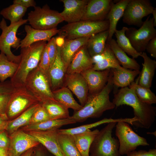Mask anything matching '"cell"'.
<instances>
[{"label":"cell","mask_w":156,"mask_h":156,"mask_svg":"<svg viewBox=\"0 0 156 156\" xmlns=\"http://www.w3.org/2000/svg\"><path fill=\"white\" fill-rule=\"evenodd\" d=\"M24 86L40 102L56 100L51 90L49 77L38 66L28 75Z\"/></svg>","instance_id":"52a82bcc"},{"label":"cell","mask_w":156,"mask_h":156,"mask_svg":"<svg viewBox=\"0 0 156 156\" xmlns=\"http://www.w3.org/2000/svg\"><path fill=\"white\" fill-rule=\"evenodd\" d=\"M153 18L149 15L140 28H127L125 35L132 46L138 52L142 53L146 50L149 41L156 37V29L153 26Z\"/></svg>","instance_id":"8fae6325"},{"label":"cell","mask_w":156,"mask_h":156,"mask_svg":"<svg viewBox=\"0 0 156 156\" xmlns=\"http://www.w3.org/2000/svg\"><path fill=\"white\" fill-rule=\"evenodd\" d=\"M58 129L57 140L65 155L81 156L77 147L72 135L60 133L58 132Z\"/></svg>","instance_id":"e575fe53"},{"label":"cell","mask_w":156,"mask_h":156,"mask_svg":"<svg viewBox=\"0 0 156 156\" xmlns=\"http://www.w3.org/2000/svg\"><path fill=\"white\" fill-rule=\"evenodd\" d=\"M70 116L65 119L49 120L39 123L23 127L21 130L25 132L44 131L58 129L63 126L76 123Z\"/></svg>","instance_id":"d4e9b609"},{"label":"cell","mask_w":156,"mask_h":156,"mask_svg":"<svg viewBox=\"0 0 156 156\" xmlns=\"http://www.w3.org/2000/svg\"><path fill=\"white\" fill-rule=\"evenodd\" d=\"M93 63L92 69L98 71L109 68L121 69V66L107 42L105 49L101 54L92 57Z\"/></svg>","instance_id":"7402d4cb"},{"label":"cell","mask_w":156,"mask_h":156,"mask_svg":"<svg viewBox=\"0 0 156 156\" xmlns=\"http://www.w3.org/2000/svg\"><path fill=\"white\" fill-rule=\"evenodd\" d=\"M111 69L114 86L118 88L129 87L140 73V70H132L124 68L121 69Z\"/></svg>","instance_id":"4316f807"},{"label":"cell","mask_w":156,"mask_h":156,"mask_svg":"<svg viewBox=\"0 0 156 156\" xmlns=\"http://www.w3.org/2000/svg\"><path fill=\"white\" fill-rule=\"evenodd\" d=\"M8 156H20L31 148L37 147L40 143L33 136L21 129L10 135Z\"/></svg>","instance_id":"4fadbf2b"},{"label":"cell","mask_w":156,"mask_h":156,"mask_svg":"<svg viewBox=\"0 0 156 156\" xmlns=\"http://www.w3.org/2000/svg\"><path fill=\"white\" fill-rule=\"evenodd\" d=\"M155 8L148 0H130L122 16L124 23L141 27L144 17L152 14Z\"/></svg>","instance_id":"7c38bea8"},{"label":"cell","mask_w":156,"mask_h":156,"mask_svg":"<svg viewBox=\"0 0 156 156\" xmlns=\"http://www.w3.org/2000/svg\"><path fill=\"white\" fill-rule=\"evenodd\" d=\"M144 60L142 68L139 77L138 84L143 87L150 88L156 68V61L150 58L146 53L144 52L140 55Z\"/></svg>","instance_id":"cb8c5ba5"},{"label":"cell","mask_w":156,"mask_h":156,"mask_svg":"<svg viewBox=\"0 0 156 156\" xmlns=\"http://www.w3.org/2000/svg\"><path fill=\"white\" fill-rule=\"evenodd\" d=\"M109 47L120 65L123 68L135 70H140V66L137 62L133 58L129 57L126 53L117 44L116 41L112 38L107 41Z\"/></svg>","instance_id":"83f0119b"},{"label":"cell","mask_w":156,"mask_h":156,"mask_svg":"<svg viewBox=\"0 0 156 156\" xmlns=\"http://www.w3.org/2000/svg\"><path fill=\"white\" fill-rule=\"evenodd\" d=\"M93 63L86 45L80 49L75 54L67 68L66 74L80 73L92 68Z\"/></svg>","instance_id":"ffe728a7"},{"label":"cell","mask_w":156,"mask_h":156,"mask_svg":"<svg viewBox=\"0 0 156 156\" xmlns=\"http://www.w3.org/2000/svg\"><path fill=\"white\" fill-rule=\"evenodd\" d=\"M18 64L9 61L6 55L0 53V81L3 82L10 78L16 71Z\"/></svg>","instance_id":"74e56055"},{"label":"cell","mask_w":156,"mask_h":156,"mask_svg":"<svg viewBox=\"0 0 156 156\" xmlns=\"http://www.w3.org/2000/svg\"><path fill=\"white\" fill-rule=\"evenodd\" d=\"M109 27L107 20L96 21H81L65 25L59 29L57 34L59 36L64 39H74L90 37L108 30Z\"/></svg>","instance_id":"5b68a950"},{"label":"cell","mask_w":156,"mask_h":156,"mask_svg":"<svg viewBox=\"0 0 156 156\" xmlns=\"http://www.w3.org/2000/svg\"><path fill=\"white\" fill-rule=\"evenodd\" d=\"M64 86L67 87L75 94L81 106L84 105L88 95L89 89L86 80L81 73H66Z\"/></svg>","instance_id":"9a60e30c"},{"label":"cell","mask_w":156,"mask_h":156,"mask_svg":"<svg viewBox=\"0 0 156 156\" xmlns=\"http://www.w3.org/2000/svg\"><path fill=\"white\" fill-rule=\"evenodd\" d=\"M115 127V134L118 139L119 151L121 155H126L135 150L138 146L149 145L146 139L136 133L129 123L119 122Z\"/></svg>","instance_id":"30bf717a"},{"label":"cell","mask_w":156,"mask_h":156,"mask_svg":"<svg viewBox=\"0 0 156 156\" xmlns=\"http://www.w3.org/2000/svg\"><path fill=\"white\" fill-rule=\"evenodd\" d=\"M0 156H8V150L0 147Z\"/></svg>","instance_id":"f5cc1de1"},{"label":"cell","mask_w":156,"mask_h":156,"mask_svg":"<svg viewBox=\"0 0 156 156\" xmlns=\"http://www.w3.org/2000/svg\"><path fill=\"white\" fill-rule=\"evenodd\" d=\"M40 103L31 107L14 120H9L5 130L10 135L20 127L28 125L34 112Z\"/></svg>","instance_id":"836d02e7"},{"label":"cell","mask_w":156,"mask_h":156,"mask_svg":"<svg viewBox=\"0 0 156 156\" xmlns=\"http://www.w3.org/2000/svg\"><path fill=\"white\" fill-rule=\"evenodd\" d=\"M54 99L62 103L68 108L72 109L74 111L80 110L82 106L78 104L74 98L70 90L63 86L52 91Z\"/></svg>","instance_id":"d6a6232c"},{"label":"cell","mask_w":156,"mask_h":156,"mask_svg":"<svg viewBox=\"0 0 156 156\" xmlns=\"http://www.w3.org/2000/svg\"><path fill=\"white\" fill-rule=\"evenodd\" d=\"M27 20L32 28L42 30L56 28L64 21L60 13L51 9L47 4L42 7L36 6L28 13Z\"/></svg>","instance_id":"ba28073f"},{"label":"cell","mask_w":156,"mask_h":156,"mask_svg":"<svg viewBox=\"0 0 156 156\" xmlns=\"http://www.w3.org/2000/svg\"><path fill=\"white\" fill-rule=\"evenodd\" d=\"M117 123H109L99 131L90 146L91 156H121L118 140L112 135Z\"/></svg>","instance_id":"277c9868"},{"label":"cell","mask_w":156,"mask_h":156,"mask_svg":"<svg viewBox=\"0 0 156 156\" xmlns=\"http://www.w3.org/2000/svg\"><path fill=\"white\" fill-rule=\"evenodd\" d=\"M90 37L74 39H64V43L61 47L60 54L67 69L74 55L81 47L86 45Z\"/></svg>","instance_id":"603a6c76"},{"label":"cell","mask_w":156,"mask_h":156,"mask_svg":"<svg viewBox=\"0 0 156 156\" xmlns=\"http://www.w3.org/2000/svg\"><path fill=\"white\" fill-rule=\"evenodd\" d=\"M130 0H121L112 5L106 18L109 22V35L107 41L112 38L116 29L117 24L122 17L125 8Z\"/></svg>","instance_id":"484cf974"},{"label":"cell","mask_w":156,"mask_h":156,"mask_svg":"<svg viewBox=\"0 0 156 156\" xmlns=\"http://www.w3.org/2000/svg\"><path fill=\"white\" fill-rule=\"evenodd\" d=\"M10 94H0V114H5L7 107L10 97Z\"/></svg>","instance_id":"f6af8a7d"},{"label":"cell","mask_w":156,"mask_h":156,"mask_svg":"<svg viewBox=\"0 0 156 156\" xmlns=\"http://www.w3.org/2000/svg\"><path fill=\"white\" fill-rule=\"evenodd\" d=\"M146 50L152 57L156 58V37L149 41L146 47Z\"/></svg>","instance_id":"7dc6e473"},{"label":"cell","mask_w":156,"mask_h":156,"mask_svg":"<svg viewBox=\"0 0 156 156\" xmlns=\"http://www.w3.org/2000/svg\"><path fill=\"white\" fill-rule=\"evenodd\" d=\"M7 134L6 130L0 132V147L8 150L10 144V139Z\"/></svg>","instance_id":"bcb514c9"},{"label":"cell","mask_w":156,"mask_h":156,"mask_svg":"<svg viewBox=\"0 0 156 156\" xmlns=\"http://www.w3.org/2000/svg\"><path fill=\"white\" fill-rule=\"evenodd\" d=\"M9 121L6 114H0V132L6 130Z\"/></svg>","instance_id":"681fc988"},{"label":"cell","mask_w":156,"mask_h":156,"mask_svg":"<svg viewBox=\"0 0 156 156\" xmlns=\"http://www.w3.org/2000/svg\"><path fill=\"white\" fill-rule=\"evenodd\" d=\"M15 88L10 80L0 82V94H10L14 90Z\"/></svg>","instance_id":"ee69618b"},{"label":"cell","mask_w":156,"mask_h":156,"mask_svg":"<svg viewBox=\"0 0 156 156\" xmlns=\"http://www.w3.org/2000/svg\"><path fill=\"white\" fill-rule=\"evenodd\" d=\"M34 148H30L23 153L20 156H31Z\"/></svg>","instance_id":"816d5d0a"},{"label":"cell","mask_w":156,"mask_h":156,"mask_svg":"<svg viewBox=\"0 0 156 156\" xmlns=\"http://www.w3.org/2000/svg\"><path fill=\"white\" fill-rule=\"evenodd\" d=\"M49 120L51 119L47 110L40 103L34 112L28 125L36 124Z\"/></svg>","instance_id":"ab89813d"},{"label":"cell","mask_w":156,"mask_h":156,"mask_svg":"<svg viewBox=\"0 0 156 156\" xmlns=\"http://www.w3.org/2000/svg\"><path fill=\"white\" fill-rule=\"evenodd\" d=\"M114 3L112 0H89L81 21H96L106 20Z\"/></svg>","instance_id":"5bb4252c"},{"label":"cell","mask_w":156,"mask_h":156,"mask_svg":"<svg viewBox=\"0 0 156 156\" xmlns=\"http://www.w3.org/2000/svg\"><path fill=\"white\" fill-rule=\"evenodd\" d=\"M127 28L124 27L120 30L116 29L115 31L114 34L116 38V42L121 49L134 59L140 56L142 53H138L135 50L126 36L125 33Z\"/></svg>","instance_id":"8d00e7d4"},{"label":"cell","mask_w":156,"mask_h":156,"mask_svg":"<svg viewBox=\"0 0 156 156\" xmlns=\"http://www.w3.org/2000/svg\"><path fill=\"white\" fill-rule=\"evenodd\" d=\"M134 92L142 102L149 105L156 103V96L150 88L142 86L137 82H132L128 87Z\"/></svg>","instance_id":"f35d334b"},{"label":"cell","mask_w":156,"mask_h":156,"mask_svg":"<svg viewBox=\"0 0 156 156\" xmlns=\"http://www.w3.org/2000/svg\"><path fill=\"white\" fill-rule=\"evenodd\" d=\"M24 30L26 35L21 40L19 46V48H21L27 47L36 42L48 41L53 36L57 34L59 31L57 28L48 30L36 29L28 25L25 26Z\"/></svg>","instance_id":"44dd1931"},{"label":"cell","mask_w":156,"mask_h":156,"mask_svg":"<svg viewBox=\"0 0 156 156\" xmlns=\"http://www.w3.org/2000/svg\"><path fill=\"white\" fill-rule=\"evenodd\" d=\"M60 49L61 47L57 46V55L49 70V77L52 91L64 86L67 71V69L61 57Z\"/></svg>","instance_id":"d6986e66"},{"label":"cell","mask_w":156,"mask_h":156,"mask_svg":"<svg viewBox=\"0 0 156 156\" xmlns=\"http://www.w3.org/2000/svg\"><path fill=\"white\" fill-rule=\"evenodd\" d=\"M153 15V26L154 27L156 26V8H155L153 10L152 13Z\"/></svg>","instance_id":"db71d44e"},{"label":"cell","mask_w":156,"mask_h":156,"mask_svg":"<svg viewBox=\"0 0 156 156\" xmlns=\"http://www.w3.org/2000/svg\"><path fill=\"white\" fill-rule=\"evenodd\" d=\"M38 66L41 70L49 76V72L50 68V60L46 45L41 53Z\"/></svg>","instance_id":"60d3db41"},{"label":"cell","mask_w":156,"mask_h":156,"mask_svg":"<svg viewBox=\"0 0 156 156\" xmlns=\"http://www.w3.org/2000/svg\"><path fill=\"white\" fill-rule=\"evenodd\" d=\"M126 155L127 156H156V149H150L148 151L142 150H135L128 153Z\"/></svg>","instance_id":"7bdbcfd3"},{"label":"cell","mask_w":156,"mask_h":156,"mask_svg":"<svg viewBox=\"0 0 156 156\" xmlns=\"http://www.w3.org/2000/svg\"><path fill=\"white\" fill-rule=\"evenodd\" d=\"M31 156H35L34 150H33V153H32V154Z\"/></svg>","instance_id":"11a10c76"},{"label":"cell","mask_w":156,"mask_h":156,"mask_svg":"<svg viewBox=\"0 0 156 156\" xmlns=\"http://www.w3.org/2000/svg\"><path fill=\"white\" fill-rule=\"evenodd\" d=\"M111 72V68L98 71L92 68L81 73L88 84V94H97L103 89L108 81Z\"/></svg>","instance_id":"2e32d148"},{"label":"cell","mask_w":156,"mask_h":156,"mask_svg":"<svg viewBox=\"0 0 156 156\" xmlns=\"http://www.w3.org/2000/svg\"><path fill=\"white\" fill-rule=\"evenodd\" d=\"M99 130H90L85 132L72 135L77 147L81 156H90L91 145Z\"/></svg>","instance_id":"f1b7e54d"},{"label":"cell","mask_w":156,"mask_h":156,"mask_svg":"<svg viewBox=\"0 0 156 156\" xmlns=\"http://www.w3.org/2000/svg\"><path fill=\"white\" fill-rule=\"evenodd\" d=\"M48 53L50 60V68L56 58L57 52V46L55 38H52L47 43Z\"/></svg>","instance_id":"b9f144b4"},{"label":"cell","mask_w":156,"mask_h":156,"mask_svg":"<svg viewBox=\"0 0 156 156\" xmlns=\"http://www.w3.org/2000/svg\"><path fill=\"white\" fill-rule=\"evenodd\" d=\"M13 3H17L28 8L29 7H34L36 6V3L34 0H14Z\"/></svg>","instance_id":"c3c4849f"},{"label":"cell","mask_w":156,"mask_h":156,"mask_svg":"<svg viewBox=\"0 0 156 156\" xmlns=\"http://www.w3.org/2000/svg\"><path fill=\"white\" fill-rule=\"evenodd\" d=\"M27 8L20 4L13 3L8 7L3 8L0 14L4 18L10 21V24L16 23L23 19Z\"/></svg>","instance_id":"d590c367"},{"label":"cell","mask_w":156,"mask_h":156,"mask_svg":"<svg viewBox=\"0 0 156 156\" xmlns=\"http://www.w3.org/2000/svg\"><path fill=\"white\" fill-rule=\"evenodd\" d=\"M114 86L111 71L103 89L97 94H88L84 105L79 110L74 111L71 118L76 122H82L89 118H99L105 111L114 109L115 106L109 99V94Z\"/></svg>","instance_id":"7a4b0ae2"},{"label":"cell","mask_w":156,"mask_h":156,"mask_svg":"<svg viewBox=\"0 0 156 156\" xmlns=\"http://www.w3.org/2000/svg\"><path fill=\"white\" fill-rule=\"evenodd\" d=\"M27 22V19H22L16 23L10 24L9 26L3 18L0 22V29L2 30L0 35V52L5 54L9 61L18 64L21 59V55H14L11 48L16 49L19 48L21 39L17 37L16 33L19 27Z\"/></svg>","instance_id":"8992f818"},{"label":"cell","mask_w":156,"mask_h":156,"mask_svg":"<svg viewBox=\"0 0 156 156\" xmlns=\"http://www.w3.org/2000/svg\"><path fill=\"white\" fill-rule=\"evenodd\" d=\"M108 35V30L97 33L90 37L86 47L92 57L100 54L103 52L106 46Z\"/></svg>","instance_id":"f546056e"},{"label":"cell","mask_w":156,"mask_h":156,"mask_svg":"<svg viewBox=\"0 0 156 156\" xmlns=\"http://www.w3.org/2000/svg\"><path fill=\"white\" fill-rule=\"evenodd\" d=\"M47 44L46 41H40L21 48L20 62L10 80L15 88L24 86L29 73L38 66L41 53Z\"/></svg>","instance_id":"3957f363"},{"label":"cell","mask_w":156,"mask_h":156,"mask_svg":"<svg viewBox=\"0 0 156 156\" xmlns=\"http://www.w3.org/2000/svg\"><path fill=\"white\" fill-rule=\"evenodd\" d=\"M40 103L47 110L51 120L67 118L70 116L68 108L56 100H47Z\"/></svg>","instance_id":"1f68e13d"},{"label":"cell","mask_w":156,"mask_h":156,"mask_svg":"<svg viewBox=\"0 0 156 156\" xmlns=\"http://www.w3.org/2000/svg\"><path fill=\"white\" fill-rule=\"evenodd\" d=\"M57 129L44 131H30L26 132L34 137L54 156H65L57 140Z\"/></svg>","instance_id":"ac0fdd59"},{"label":"cell","mask_w":156,"mask_h":156,"mask_svg":"<svg viewBox=\"0 0 156 156\" xmlns=\"http://www.w3.org/2000/svg\"><path fill=\"white\" fill-rule=\"evenodd\" d=\"M35 156H47L43 150L40 148L34 149Z\"/></svg>","instance_id":"f907efd6"},{"label":"cell","mask_w":156,"mask_h":156,"mask_svg":"<svg viewBox=\"0 0 156 156\" xmlns=\"http://www.w3.org/2000/svg\"><path fill=\"white\" fill-rule=\"evenodd\" d=\"M112 102L116 107L127 105L133 108L134 117L137 120L133 125L137 127L149 129L155 121L156 107L142 102L128 87L118 90L114 95Z\"/></svg>","instance_id":"6da1fadb"},{"label":"cell","mask_w":156,"mask_h":156,"mask_svg":"<svg viewBox=\"0 0 156 156\" xmlns=\"http://www.w3.org/2000/svg\"><path fill=\"white\" fill-rule=\"evenodd\" d=\"M134 121L133 118H119L113 119L112 118H105L96 122L85 125L75 128L65 129H58L59 132L70 135H74L85 132L90 130V129L105 123L115 122H124L129 124L132 125Z\"/></svg>","instance_id":"4dcf8cb0"},{"label":"cell","mask_w":156,"mask_h":156,"mask_svg":"<svg viewBox=\"0 0 156 156\" xmlns=\"http://www.w3.org/2000/svg\"><path fill=\"white\" fill-rule=\"evenodd\" d=\"M40 103L25 86L15 88L10 94L5 114L8 119L14 118L31 107Z\"/></svg>","instance_id":"9c48e42d"},{"label":"cell","mask_w":156,"mask_h":156,"mask_svg":"<svg viewBox=\"0 0 156 156\" xmlns=\"http://www.w3.org/2000/svg\"></svg>","instance_id":"9f6ffc18"},{"label":"cell","mask_w":156,"mask_h":156,"mask_svg":"<svg viewBox=\"0 0 156 156\" xmlns=\"http://www.w3.org/2000/svg\"><path fill=\"white\" fill-rule=\"evenodd\" d=\"M88 0H61L64 9L60 13L63 19L68 23L81 21L86 10Z\"/></svg>","instance_id":"e0dca14e"}]
</instances>
